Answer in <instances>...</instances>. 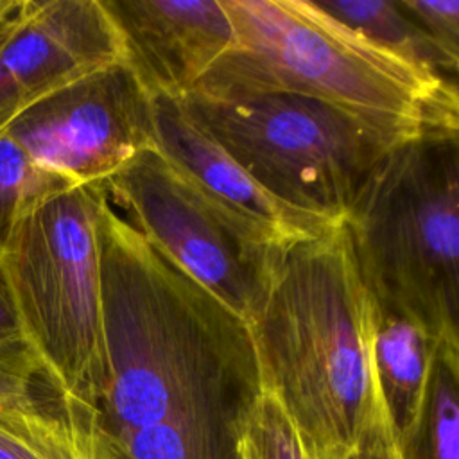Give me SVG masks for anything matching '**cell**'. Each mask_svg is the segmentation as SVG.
<instances>
[{
    "mask_svg": "<svg viewBox=\"0 0 459 459\" xmlns=\"http://www.w3.org/2000/svg\"><path fill=\"white\" fill-rule=\"evenodd\" d=\"M436 341L418 325L377 308L373 359L380 396L387 409L400 446L416 430Z\"/></svg>",
    "mask_w": 459,
    "mask_h": 459,
    "instance_id": "12",
    "label": "cell"
},
{
    "mask_svg": "<svg viewBox=\"0 0 459 459\" xmlns=\"http://www.w3.org/2000/svg\"><path fill=\"white\" fill-rule=\"evenodd\" d=\"M235 452L237 459H350L344 452L317 450L264 385L238 423Z\"/></svg>",
    "mask_w": 459,
    "mask_h": 459,
    "instance_id": "15",
    "label": "cell"
},
{
    "mask_svg": "<svg viewBox=\"0 0 459 459\" xmlns=\"http://www.w3.org/2000/svg\"><path fill=\"white\" fill-rule=\"evenodd\" d=\"M405 459H459V339L434 344L423 409Z\"/></svg>",
    "mask_w": 459,
    "mask_h": 459,
    "instance_id": "14",
    "label": "cell"
},
{
    "mask_svg": "<svg viewBox=\"0 0 459 459\" xmlns=\"http://www.w3.org/2000/svg\"><path fill=\"white\" fill-rule=\"evenodd\" d=\"M104 183L56 194L14 228L2 262L23 337L57 387L90 405L102 380L97 217Z\"/></svg>",
    "mask_w": 459,
    "mask_h": 459,
    "instance_id": "5",
    "label": "cell"
},
{
    "mask_svg": "<svg viewBox=\"0 0 459 459\" xmlns=\"http://www.w3.org/2000/svg\"><path fill=\"white\" fill-rule=\"evenodd\" d=\"M7 2H9V0H0V13H2V11H4V7L7 5Z\"/></svg>",
    "mask_w": 459,
    "mask_h": 459,
    "instance_id": "21",
    "label": "cell"
},
{
    "mask_svg": "<svg viewBox=\"0 0 459 459\" xmlns=\"http://www.w3.org/2000/svg\"><path fill=\"white\" fill-rule=\"evenodd\" d=\"M377 308L459 339V134L391 149L344 215Z\"/></svg>",
    "mask_w": 459,
    "mask_h": 459,
    "instance_id": "3",
    "label": "cell"
},
{
    "mask_svg": "<svg viewBox=\"0 0 459 459\" xmlns=\"http://www.w3.org/2000/svg\"><path fill=\"white\" fill-rule=\"evenodd\" d=\"M375 321L344 222L274 258L251 321L262 385L321 452L351 455L369 420L385 409Z\"/></svg>",
    "mask_w": 459,
    "mask_h": 459,
    "instance_id": "1",
    "label": "cell"
},
{
    "mask_svg": "<svg viewBox=\"0 0 459 459\" xmlns=\"http://www.w3.org/2000/svg\"><path fill=\"white\" fill-rule=\"evenodd\" d=\"M350 459H405L387 409L369 420Z\"/></svg>",
    "mask_w": 459,
    "mask_h": 459,
    "instance_id": "19",
    "label": "cell"
},
{
    "mask_svg": "<svg viewBox=\"0 0 459 459\" xmlns=\"http://www.w3.org/2000/svg\"><path fill=\"white\" fill-rule=\"evenodd\" d=\"M145 91L188 95L231 43L221 0H102Z\"/></svg>",
    "mask_w": 459,
    "mask_h": 459,
    "instance_id": "10",
    "label": "cell"
},
{
    "mask_svg": "<svg viewBox=\"0 0 459 459\" xmlns=\"http://www.w3.org/2000/svg\"><path fill=\"white\" fill-rule=\"evenodd\" d=\"M181 102L267 194L332 222H344L371 170L402 145L330 104L292 93H188Z\"/></svg>",
    "mask_w": 459,
    "mask_h": 459,
    "instance_id": "4",
    "label": "cell"
},
{
    "mask_svg": "<svg viewBox=\"0 0 459 459\" xmlns=\"http://www.w3.org/2000/svg\"><path fill=\"white\" fill-rule=\"evenodd\" d=\"M120 61L102 0H9L0 13V133L47 95Z\"/></svg>",
    "mask_w": 459,
    "mask_h": 459,
    "instance_id": "8",
    "label": "cell"
},
{
    "mask_svg": "<svg viewBox=\"0 0 459 459\" xmlns=\"http://www.w3.org/2000/svg\"><path fill=\"white\" fill-rule=\"evenodd\" d=\"M104 186L111 204L124 208L126 219L154 247L251 326L280 253L265 255L246 244L154 145Z\"/></svg>",
    "mask_w": 459,
    "mask_h": 459,
    "instance_id": "6",
    "label": "cell"
},
{
    "mask_svg": "<svg viewBox=\"0 0 459 459\" xmlns=\"http://www.w3.org/2000/svg\"><path fill=\"white\" fill-rule=\"evenodd\" d=\"M412 22L459 63V0H398Z\"/></svg>",
    "mask_w": 459,
    "mask_h": 459,
    "instance_id": "18",
    "label": "cell"
},
{
    "mask_svg": "<svg viewBox=\"0 0 459 459\" xmlns=\"http://www.w3.org/2000/svg\"><path fill=\"white\" fill-rule=\"evenodd\" d=\"M25 339L20 316L16 310L11 281L4 262L0 258V341H16Z\"/></svg>",
    "mask_w": 459,
    "mask_h": 459,
    "instance_id": "20",
    "label": "cell"
},
{
    "mask_svg": "<svg viewBox=\"0 0 459 459\" xmlns=\"http://www.w3.org/2000/svg\"><path fill=\"white\" fill-rule=\"evenodd\" d=\"M61 391L27 339L0 341V412Z\"/></svg>",
    "mask_w": 459,
    "mask_h": 459,
    "instance_id": "17",
    "label": "cell"
},
{
    "mask_svg": "<svg viewBox=\"0 0 459 459\" xmlns=\"http://www.w3.org/2000/svg\"><path fill=\"white\" fill-rule=\"evenodd\" d=\"M0 459H111L95 411L56 391L0 412Z\"/></svg>",
    "mask_w": 459,
    "mask_h": 459,
    "instance_id": "11",
    "label": "cell"
},
{
    "mask_svg": "<svg viewBox=\"0 0 459 459\" xmlns=\"http://www.w3.org/2000/svg\"><path fill=\"white\" fill-rule=\"evenodd\" d=\"M231 43L190 93H292L396 143L459 134L457 82L375 45L314 0H221Z\"/></svg>",
    "mask_w": 459,
    "mask_h": 459,
    "instance_id": "2",
    "label": "cell"
},
{
    "mask_svg": "<svg viewBox=\"0 0 459 459\" xmlns=\"http://www.w3.org/2000/svg\"><path fill=\"white\" fill-rule=\"evenodd\" d=\"M74 188L59 174L43 169L7 133H0V256L16 224L48 197Z\"/></svg>",
    "mask_w": 459,
    "mask_h": 459,
    "instance_id": "16",
    "label": "cell"
},
{
    "mask_svg": "<svg viewBox=\"0 0 459 459\" xmlns=\"http://www.w3.org/2000/svg\"><path fill=\"white\" fill-rule=\"evenodd\" d=\"M151 120L154 149L256 251L276 255L342 224L290 208L267 194L192 120L181 99L151 97Z\"/></svg>",
    "mask_w": 459,
    "mask_h": 459,
    "instance_id": "9",
    "label": "cell"
},
{
    "mask_svg": "<svg viewBox=\"0 0 459 459\" xmlns=\"http://www.w3.org/2000/svg\"><path fill=\"white\" fill-rule=\"evenodd\" d=\"M4 131L74 186L104 183L152 145L151 95L120 61L47 95Z\"/></svg>",
    "mask_w": 459,
    "mask_h": 459,
    "instance_id": "7",
    "label": "cell"
},
{
    "mask_svg": "<svg viewBox=\"0 0 459 459\" xmlns=\"http://www.w3.org/2000/svg\"><path fill=\"white\" fill-rule=\"evenodd\" d=\"M325 13L398 57L457 82V65L412 22L398 0H314Z\"/></svg>",
    "mask_w": 459,
    "mask_h": 459,
    "instance_id": "13",
    "label": "cell"
}]
</instances>
